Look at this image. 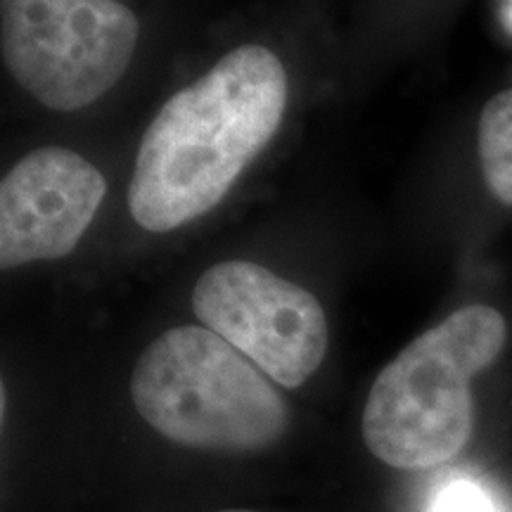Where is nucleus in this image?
Returning a JSON list of instances; mask_svg holds the SVG:
<instances>
[{
	"mask_svg": "<svg viewBox=\"0 0 512 512\" xmlns=\"http://www.w3.org/2000/svg\"><path fill=\"white\" fill-rule=\"evenodd\" d=\"M290 83L280 57L240 46L171 95L140 140L128 188L133 221L171 233L228 195L278 133Z\"/></svg>",
	"mask_w": 512,
	"mask_h": 512,
	"instance_id": "1",
	"label": "nucleus"
},
{
	"mask_svg": "<svg viewBox=\"0 0 512 512\" xmlns=\"http://www.w3.org/2000/svg\"><path fill=\"white\" fill-rule=\"evenodd\" d=\"M501 311L463 306L415 337L377 375L363 408L368 451L394 470L422 472L463 451L475 425L472 380L501 356Z\"/></svg>",
	"mask_w": 512,
	"mask_h": 512,
	"instance_id": "2",
	"label": "nucleus"
},
{
	"mask_svg": "<svg viewBox=\"0 0 512 512\" xmlns=\"http://www.w3.org/2000/svg\"><path fill=\"white\" fill-rule=\"evenodd\" d=\"M136 411L174 444L261 451L290 427V408L266 373L200 325L166 330L131 377Z\"/></svg>",
	"mask_w": 512,
	"mask_h": 512,
	"instance_id": "3",
	"label": "nucleus"
},
{
	"mask_svg": "<svg viewBox=\"0 0 512 512\" xmlns=\"http://www.w3.org/2000/svg\"><path fill=\"white\" fill-rule=\"evenodd\" d=\"M138 36V17L119 0H0L5 67L48 110L100 100L126 74Z\"/></svg>",
	"mask_w": 512,
	"mask_h": 512,
	"instance_id": "4",
	"label": "nucleus"
},
{
	"mask_svg": "<svg viewBox=\"0 0 512 512\" xmlns=\"http://www.w3.org/2000/svg\"><path fill=\"white\" fill-rule=\"evenodd\" d=\"M192 311L280 387H302L328 354L330 328L309 290L254 264L221 261L197 280Z\"/></svg>",
	"mask_w": 512,
	"mask_h": 512,
	"instance_id": "5",
	"label": "nucleus"
},
{
	"mask_svg": "<svg viewBox=\"0 0 512 512\" xmlns=\"http://www.w3.org/2000/svg\"><path fill=\"white\" fill-rule=\"evenodd\" d=\"M98 166L67 147H38L0 183L3 271L72 254L105 202Z\"/></svg>",
	"mask_w": 512,
	"mask_h": 512,
	"instance_id": "6",
	"label": "nucleus"
},
{
	"mask_svg": "<svg viewBox=\"0 0 512 512\" xmlns=\"http://www.w3.org/2000/svg\"><path fill=\"white\" fill-rule=\"evenodd\" d=\"M477 150L486 188L498 202L512 207V88L484 105Z\"/></svg>",
	"mask_w": 512,
	"mask_h": 512,
	"instance_id": "7",
	"label": "nucleus"
},
{
	"mask_svg": "<svg viewBox=\"0 0 512 512\" xmlns=\"http://www.w3.org/2000/svg\"><path fill=\"white\" fill-rule=\"evenodd\" d=\"M430 512H503L496 498L472 479H453L434 496Z\"/></svg>",
	"mask_w": 512,
	"mask_h": 512,
	"instance_id": "8",
	"label": "nucleus"
},
{
	"mask_svg": "<svg viewBox=\"0 0 512 512\" xmlns=\"http://www.w3.org/2000/svg\"><path fill=\"white\" fill-rule=\"evenodd\" d=\"M219 512H256V510H219Z\"/></svg>",
	"mask_w": 512,
	"mask_h": 512,
	"instance_id": "9",
	"label": "nucleus"
}]
</instances>
